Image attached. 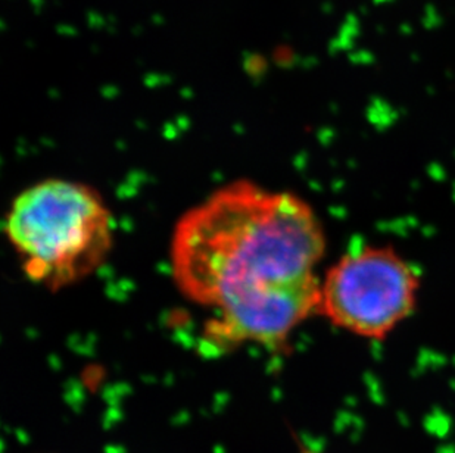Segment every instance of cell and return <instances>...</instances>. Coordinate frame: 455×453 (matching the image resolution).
<instances>
[{
  "label": "cell",
  "instance_id": "7a4b0ae2",
  "mask_svg": "<svg viewBox=\"0 0 455 453\" xmlns=\"http://www.w3.org/2000/svg\"><path fill=\"white\" fill-rule=\"evenodd\" d=\"M5 231L27 277L50 290L93 274L114 241L113 215L99 193L59 179L21 192L10 205Z\"/></svg>",
  "mask_w": 455,
  "mask_h": 453
},
{
  "label": "cell",
  "instance_id": "3957f363",
  "mask_svg": "<svg viewBox=\"0 0 455 453\" xmlns=\"http://www.w3.org/2000/svg\"><path fill=\"white\" fill-rule=\"evenodd\" d=\"M418 289L417 271L396 250L364 246L329 270L318 312L348 333L382 340L413 314Z\"/></svg>",
  "mask_w": 455,
  "mask_h": 453
},
{
  "label": "cell",
  "instance_id": "6da1fadb",
  "mask_svg": "<svg viewBox=\"0 0 455 453\" xmlns=\"http://www.w3.org/2000/svg\"><path fill=\"white\" fill-rule=\"evenodd\" d=\"M325 250V230L304 199L240 180L177 221L170 263L179 292L213 312L211 343L273 349L320 311L314 270Z\"/></svg>",
  "mask_w": 455,
  "mask_h": 453
},
{
  "label": "cell",
  "instance_id": "277c9868",
  "mask_svg": "<svg viewBox=\"0 0 455 453\" xmlns=\"http://www.w3.org/2000/svg\"><path fill=\"white\" fill-rule=\"evenodd\" d=\"M376 2H386V0H376Z\"/></svg>",
  "mask_w": 455,
  "mask_h": 453
}]
</instances>
